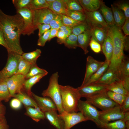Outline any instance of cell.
I'll return each instance as SVG.
<instances>
[{"instance_id": "24", "label": "cell", "mask_w": 129, "mask_h": 129, "mask_svg": "<svg viewBox=\"0 0 129 129\" xmlns=\"http://www.w3.org/2000/svg\"><path fill=\"white\" fill-rule=\"evenodd\" d=\"M78 3L84 10L92 12L99 9L102 0H79Z\"/></svg>"}, {"instance_id": "41", "label": "cell", "mask_w": 129, "mask_h": 129, "mask_svg": "<svg viewBox=\"0 0 129 129\" xmlns=\"http://www.w3.org/2000/svg\"><path fill=\"white\" fill-rule=\"evenodd\" d=\"M119 74L120 80L125 76H129V61L125 57L123 59L120 69Z\"/></svg>"}, {"instance_id": "55", "label": "cell", "mask_w": 129, "mask_h": 129, "mask_svg": "<svg viewBox=\"0 0 129 129\" xmlns=\"http://www.w3.org/2000/svg\"><path fill=\"white\" fill-rule=\"evenodd\" d=\"M121 29L126 36L129 35V19H126Z\"/></svg>"}, {"instance_id": "32", "label": "cell", "mask_w": 129, "mask_h": 129, "mask_svg": "<svg viewBox=\"0 0 129 129\" xmlns=\"http://www.w3.org/2000/svg\"><path fill=\"white\" fill-rule=\"evenodd\" d=\"M32 64L22 57L19 60L16 74L22 75L25 77L28 72Z\"/></svg>"}, {"instance_id": "33", "label": "cell", "mask_w": 129, "mask_h": 129, "mask_svg": "<svg viewBox=\"0 0 129 129\" xmlns=\"http://www.w3.org/2000/svg\"><path fill=\"white\" fill-rule=\"evenodd\" d=\"M102 129H127L125 122L123 119L117 120L104 124Z\"/></svg>"}, {"instance_id": "12", "label": "cell", "mask_w": 129, "mask_h": 129, "mask_svg": "<svg viewBox=\"0 0 129 129\" xmlns=\"http://www.w3.org/2000/svg\"><path fill=\"white\" fill-rule=\"evenodd\" d=\"M34 22L35 25L39 24H49L57 14L48 8L34 11Z\"/></svg>"}, {"instance_id": "49", "label": "cell", "mask_w": 129, "mask_h": 129, "mask_svg": "<svg viewBox=\"0 0 129 129\" xmlns=\"http://www.w3.org/2000/svg\"><path fill=\"white\" fill-rule=\"evenodd\" d=\"M37 27L39 30V37L42 36L45 32L51 28L49 24H39L37 26Z\"/></svg>"}, {"instance_id": "3", "label": "cell", "mask_w": 129, "mask_h": 129, "mask_svg": "<svg viewBox=\"0 0 129 129\" xmlns=\"http://www.w3.org/2000/svg\"><path fill=\"white\" fill-rule=\"evenodd\" d=\"M59 86L64 111L68 113L77 112L78 102L81 97L77 88L69 85Z\"/></svg>"}, {"instance_id": "59", "label": "cell", "mask_w": 129, "mask_h": 129, "mask_svg": "<svg viewBox=\"0 0 129 129\" xmlns=\"http://www.w3.org/2000/svg\"><path fill=\"white\" fill-rule=\"evenodd\" d=\"M5 106L0 102V118L5 117Z\"/></svg>"}, {"instance_id": "16", "label": "cell", "mask_w": 129, "mask_h": 129, "mask_svg": "<svg viewBox=\"0 0 129 129\" xmlns=\"http://www.w3.org/2000/svg\"><path fill=\"white\" fill-rule=\"evenodd\" d=\"M104 62L100 61L88 56L86 59V69L84 79L81 85H84L89 78L103 65Z\"/></svg>"}, {"instance_id": "53", "label": "cell", "mask_w": 129, "mask_h": 129, "mask_svg": "<svg viewBox=\"0 0 129 129\" xmlns=\"http://www.w3.org/2000/svg\"><path fill=\"white\" fill-rule=\"evenodd\" d=\"M72 27L63 25L59 29L62 31L67 37L72 33Z\"/></svg>"}, {"instance_id": "14", "label": "cell", "mask_w": 129, "mask_h": 129, "mask_svg": "<svg viewBox=\"0 0 129 129\" xmlns=\"http://www.w3.org/2000/svg\"><path fill=\"white\" fill-rule=\"evenodd\" d=\"M84 11L86 17V21L91 27L100 26L105 28H108L109 26L98 10L92 12Z\"/></svg>"}, {"instance_id": "26", "label": "cell", "mask_w": 129, "mask_h": 129, "mask_svg": "<svg viewBox=\"0 0 129 129\" xmlns=\"http://www.w3.org/2000/svg\"><path fill=\"white\" fill-rule=\"evenodd\" d=\"M13 97L19 100L26 107H31L36 108L38 107L33 98L22 91L16 94Z\"/></svg>"}, {"instance_id": "19", "label": "cell", "mask_w": 129, "mask_h": 129, "mask_svg": "<svg viewBox=\"0 0 129 129\" xmlns=\"http://www.w3.org/2000/svg\"><path fill=\"white\" fill-rule=\"evenodd\" d=\"M48 8L57 14L67 15L68 10L64 0H55L53 2L48 3Z\"/></svg>"}, {"instance_id": "40", "label": "cell", "mask_w": 129, "mask_h": 129, "mask_svg": "<svg viewBox=\"0 0 129 129\" xmlns=\"http://www.w3.org/2000/svg\"><path fill=\"white\" fill-rule=\"evenodd\" d=\"M108 96L113 101L120 106L122 104L126 96L123 95L108 91Z\"/></svg>"}, {"instance_id": "37", "label": "cell", "mask_w": 129, "mask_h": 129, "mask_svg": "<svg viewBox=\"0 0 129 129\" xmlns=\"http://www.w3.org/2000/svg\"><path fill=\"white\" fill-rule=\"evenodd\" d=\"M64 44L69 49L76 48L78 47L77 36L71 33L66 38Z\"/></svg>"}, {"instance_id": "5", "label": "cell", "mask_w": 129, "mask_h": 129, "mask_svg": "<svg viewBox=\"0 0 129 129\" xmlns=\"http://www.w3.org/2000/svg\"><path fill=\"white\" fill-rule=\"evenodd\" d=\"M6 65L0 71V82L6 80L16 74L20 55L12 52H8Z\"/></svg>"}, {"instance_id": "10", "label": "cell", "mask_w": 129, "mask_h": 129, "mask_svg": "<svg viewBox=\"0 0 129 129\" xmlns=\"http://www.w3.org/2000/svg\"><path fill=\"white\" fill-rule=\"evenodd\" d=\"M59 115L64 122V129H70L80 123L88 120L80 112L68 113L64 111Z\"/></svg>"}, {"instance_id": "9", "label": "cell", "mask_w": 129, "mask_h": 129, "mask_svg": "<svg viewBox=\"0 0 129 129\" xmlns=\"http://www.w3.org/2000/svg\"><path fill=\"white\" fill-rule=\"evenodd\" d=\"M124 114L119 105L105 110L99 111V119L102 124L101 129L104 124L123 119Z\"/></svg>"}, {"instance_id": "2", "label": "cell", "mask_w": 129, "mask_h": 129, "mask_svg": "<svg viewBox=\"0 0 129 129\" xmlns=\"http://www.w3.org/2000/svg\"><path fill=\"white\" fill-rule=\"evenodd\" d=\"M108 28L113 43V54L108 68L117 71L119 75L121 64L125 57L124 54L125 36L122 33L121 27L115 25L109 26Z\"/></svg>"}, {"instance_id": "31", "label": "cell", "mask_w": 129, "mask_h": 129, "mask_svg": "<svg viewBox=\"0 0 129 129\" xmlns=\"http://www.w3.org/2000/svg\"><path fill=\"white\" fill-rule=\"evenodd\" d=\"M41 51L39 49H36L32 52L23 53L22 55V57L32 64L36 63L38 58L40 56Z\"/></svg>"}, {"instance_id": "23", "label": "cell", "mask_w": 129, "mask_h": 129, "mask_svg": "<svg viewBox=\"0 0 129 129\" xmlns=\"http://www.w3.org/2000/svg\"><path fill=\"white\" fill-rule=\"evenodd\" d=\"M110 63V62L105 60L104 64L99 69L91 76L85 83L80 86H86L97 81L107 70L109 66Z\"/></svg>"}, {"instance_id": "25", "label": "cell", "mask_w": 129, "mask_h": 129, "mask_svg": "<svg viewBox=\"0 0 129 129\" xmlns=\"http://www.w3.org/2000/svg\"><path fill=\"white\" fill-rule=\"evenodd\" d=\"M99 9L100 12H101L105 21L108 26H112L115 25L111 8L107 6L102 1Z\"/></svg>"}, {"instance_id": "34", "label": "cell", "mask_w": 129, "mask_h": 129, "mask_svg": "<svg viewBox=\"0 0 129 129\" xmlns=\"http://www.w3.org/2000/svg\"><path fill=\"white\" fill-rule=\"evenodd\" d=\"M11 97L6 81L0 82V102L2 101L7 102Z\"/></svg>"}, {"instance_id": "42", "label": "cell", "mask_w": 129, "mask_h": 129, "mask_svg": "<svg viewBox=\"0 0 129 129\" xmlns=\"http://www.w3.org/2000/svg\"><path fill=\"white\" fill-rule=\"evenodd\" d=\"M66 16L79 22H83L86 21V17L84 13L81 12L68 10Z\"/></svg>"}, {"instance_id": "48", "label": "cell", "mask_w": 129, "mask_h": 129, "mask_svg": "<svg viewBox=\"0 0 129 129\" xmlns=\"http://www.w3.org/2000/svg\"><path fill=\"white\" fill-rule=\"evenodd\" d=\"M50 31V29L46 32L42 36L39 37L37 42L38 46L43 47L45 45L46 42L48 41Z\"/></svg>"}, {"instance_id": "21", "label": "cell", "mask_w": 129, "mask_h": 129, "mask_svg": "<svg viewBox=\"0 0 129 129\" xmlns=\"http://www.w3.org/2000/svg\"><path fill=\"white\" fill-rule=\"evenodd\" d=\"M108 28L100 26L91 27L90 30L91 37L102 45L106 38Z\"/></svg>"}, {"instance_id": "43", "label": "cell", "mask_w": 129, "mask_h": 129, "mask_svg": "<svg viewBox=\"0 0 129 129\" xmlns=\"http://www.w3.org/2000/svg\"><path fill=\"white\" fill-rule=\"evenodd\" d=\"M31 0H13L12 2L16 10L29 9Z\"/></svg>"}, {"instance_id": "39", "label": "cell", "mask_w": 129, "mask_h": 129, "mask_svg": "<svg viewBox=\"0 0 129 129\" xmlns=\"http://www.w3.org/2000/svg\"><path fill=\"white\" fill-rule=\"evenodd\" d=\"M67 9L70 11H77L84 13V11L77 0H64Z\"/></svg>"}, {"instance_id": "4", "label": "cell", "mask_w": 129, "mask_h": 129, "mask_svg": "<svg viewBox=\"0 0 129 129\" xmlns=\"http://www.w3.org/2000/svg\"><path fill=\"white\" fill-rule=\"evenodd\" d=\"M59 76L58 73L56 72L51 76L47 88L42 93L43 97H49L55 104L59 114L64 111L63 109L59 85L58 82Z\"/></svg>"}, {"instance_id": "11", "label": "cell", "mask_w": 129, "mask_h": 129, "mask_svg": "<svg viewBox=\"0 0 129 129\" xmlns=\"http://www.w3.org/2000/svg\"><path fill=\"white\" fill-rule=\"evenodd\" d=\"M26 80L24 75L20 74H15L5 81L11 97L22 91Z\"/></svg>"}, {"instance_id": "27", "label": "cell", "mask_w": 129, "mask_h": 129, "mask_svg": "<svg viewBox=\"0 0 129 129\" xmlns=\"http://www.w3.org/2000/svg\"><path fill=\"white\" fill-rule=\"evenodd\" d=\"M111 6L115 25L121 27L126 20L124 13L114 5L112 4Z\"/></svg>"}, {"instance_id": "38", "label": "cell", "mask_w": 129, "mask_h": 129, "mask_svg": "<svg viewBox=\"0 0 129 129\" xmlns=\"http://www.w3.org/2000/svg\"><path fill=\"white\" fill-rule=\"evenodd\" d=\"M91 27L86 21L72 28V33L78 36L91 29Z\"/></svg>"}, {"instance_id": "46", "label": "cell", "mask_w": 129, "mask_h": 129, "mask_svg": "<svg viewBox=\"0 0 129 129\" xmlns=\"http://www.w3.org/2000/svg\"><path fill=\"white\" fill-rule=\"evenodd\" d=\"M114 5L121 10L123 11L126 19H129V5L128 3L121 2L115 4Z\"/></svg>"}, {"instance_id": "44", "label": "cell", "mask_w": 129, "mask_h": 129, "mask_svg": "<svg viewBox=\"0 0 129 129\" xmlns=\"http://www.w3.org/2000/svg\"><path fill=\"white\" fill-rule=\"evenodd\" d=\"M63 25L72 28L81 23V22L75 21L69 16L64 15H61Z\"/></svg>"}, {"instance_id": "30", "label": "cell", "mask_w": 129, "mask_h": 129, "mask_svg": "<svg viewBox=\"0 0 129 129\" xmlns=\"http://www.w3.org/2000/svg\"><path fill=\"white\" fill-rule=\"evenodd\" d=\"M107 89V91L120 94L125 96L129 94V92L127 91L124 88L122 81L121 80L116 81L111 84L108 85Z\"/></svg>"}, {"instance_id": "56", "label": "cell", "mask_w": 129, "mask_h": 129, "mask_svg": "<svg viewBox=\"0 0 129 129\" xmlns=\"http://www.w3.org/2000/svg\"><path fill=\"white\" fill-rule=\"evenodd\" d=\"M0 44L5 47L8 52L9 49L5 42L4 36L2 30L0 29Z\"/></svg>"}, {"instance_id": "15", "label": "cell", "mask_w": 129, "mask_h": 129, "mask_svg": "<svg viewBox=\"0 0 129 129\" xmlns=\"http://www.w3.org/2000/svg\"><path fill=\"white\" fill-rule=\"evenodd\" d=\"M32 95L38 107L43 112L58 111L55 104L50 98L41 97L32 92Z\"/></svg>"}, {"instance_id": "47", "label": "cell", "mask_w": 129, "mask_h": 129, "mask_svg": "<svg viewBox=\"0 0 129 129\" xmlns=\"http://www.w3.org/2000/svg\"><path fill=\"white\" fill-rule=\"evenodd\" d=\"M89 45L91 50L96 53H99L102 51L101 45L91 37Z\"/></svg>"}, {"instance_id": "22", "label": "cell", "mask_w": 129, "mask_h": 129, "mask_svg": "<svg viewBox=\"0 0 129 129\" xmlns=\"http://www.w3.org/2000/svg\"><path fill=\"white\" fill-rule=\"evenodd\" d=\"M91 29L77 36L78 47L83 49L85 54L89 52L88 48L91 38Z\"/></svg>"}, {"instance_id": "13", "label": "cell", "mask_w": 129, "mask_h": 129, "mask_svg": "<svg viewBox=\"0 0 129 129\" xmlns=\"http://www.w3.org/2000/svg\"><path fill=\"white\" fill-rule=\"evenodd\" d=\"M108 85L95 83L86 86L78 87V90L81 97H85L106 91Z\"/></svg>"}, {"instance_id": "29", "label": "cell", "mask_w": 129, "mask_h": 129, "mask_svg": "<svg viewBox=\"0 0 129 129\" xmlns=\"http://www.w3.org/2000/svg\"><path fill=\"white\" fill-rule=\"evenodd\" d=\"M47 74H39L26 80L24 84V87L27 91V94L30 96H32V92L31 91L32 87Z\"/></svg>"}, {"instance_id": "17", "label": "cell", "mask_w": 129, "mask_h": 129, "mask_svg": "<svg viewBox=\"0 0 129 129\" xmlns=\"http://www.w3.org/2000/svg\"><path fill=\"white\" fill-rule=\"evenodd\" d=\"M101 48L105 57V60L110 62L113 54V43L108 27L106 38L101 45Z\"/></svg>"}, {"instance_id": "20", "label": "cell", "mask_w": 129, "mask_h": 129, "mask_svg": "<svg viewBox=\"0 0 129 129\" xmlns=\"http://www.w3.org/2000/svg\"><path fill=\"white\" fill-rule=\"evenodd\" d=\"M57 111H52L44 112L45 118L57 129H64V122L59 117Z\"/></svg>"}, {"instance_id": "1", "label": "cell", "mask_w": 129, "mask_h": 129, "mask_svg": "<svg viewBox=\"0 0 129 129\" xmlns=\"http://www.w3.org/2000/svg\"><path fill=\"white\" fill-rule=\"evenodd\" d=\"M24 26L23 18L18 13L14 15L5 14L0 9V29L2 31L9 49L21 55L24 53L20 43Z\"/></svg>"}, {"instance_id": "58", "label": "cell", "mask_w": 129, "mask_h": 129, "mask_svg": "<svg viewBox=\"0 0 129 129\" xmlns=\"http://www.w3.org/2000/svg\"><path fill=\"white\" fill-rule=\"evenodd\" d=\"M0 129H8L5 117L0 118Z\"/></svg>"}, {"instance_id": "8", "label": "cell", "mask_w": 129, "mask_h": 129, "mask_svg": "<svg viewBox=\"0 0 129 129\" xmlns=\"http://www.w3.org/2000/svg\"><path fill=\"white\" fill-rule=\"evenodd\" d=\"M23 19L24 26L22 34L29 36L33 34L37 29L34 22V11L28 8H23L16 10Z\"/></svg>"}, {"instance_id": "50", "label": "cell", "mask_w": 129, "mask_h": 129, "mask_svg": "<svg viewBox=\"0 0 129 129\" xmlns=\"http://www.w3.org/2000/svg\"><path fill=\"white\" fill-rule=\"evenodd\" d=\"M22 103L18 99L15 98H13L11 101L10 105L11 107L13 109L17 110L21 107Z\"/></svg>"}, {"instance_id": "54", "label": "cell", "mask_w": 129, "mask_h": 129, "mask_svg": "<svg viewBox=\"0 0 129 129\" xmlns=\"http://www.w3.org/2000/svg\"><path fill=\"white\" fill-rule=\"evenodd\" d=\"M121 80L124 88L127 91L129 92V76L123 77Z\"/></svg>"}, {"instance_id": "28", "label": "cell", "mask_w": 129, "mask_h": 129, "mask_svg": "<svg viewBox=\"0 0 129 129\" xmlns=\"http://www.w3.org/2000/svg\"><path fill=\"white\" fill-rule=\"evenodd\" d=\"M26 111L27 114L36 122L45 118L44 113L38 107L36 108L31 107H26Z\"/></svg>"}, {"instance_id": "52", "label": "cell", "mask_w": 129, "mask_h": 129, "mask_svg": "<svg viewBox=\"0 0 129 129\" xmlns=\"http://www.w3.org/2000/svg\"><path fill=\"white\" fill-rule=\"evenodd\" d=\"M120 106L124 113L129 112V94L126 96L122 104Z\"/></svg>"}, {"instance_id": "7", "label": "cell", "mask_w": 129, "mask_h": 129, "mask_svg": "<svg viewBox=\"0 0 129 129\" xmlns=\"http://www.w3.org/2000/svg\"><path fill=\"white\" fill-rule=\"evenodd\" d=\"M78 111H80L87 120L94 122L101 128L102 124L99 119V111L93 105L86 100H79L78 104Z\"/></svg>"}, {"instance_id": "6", "label": "cell", "mask_w": 129, "mask_h": 129, "mask_svg": "<svg viewBox=\"0 0 129 129\" xmlns=\"http://www.w3.org/2000/svg\"><path fill=\"white\" fill-rule=\"evenodd\" d=\"M105 91L85 97L86 101L102 111L119 105L111 100Z\"/></svg>"}, {"instance_id": "18", "label": "cell", "mask_w": 129, "mask_h": 129, "mask_svg": "<svg viewBox=\"0 0 129 129\" xmlns=\"http://www.w3.org/2000/svg\"><path fill=\"white\" fill-rule=\"evenodd\" d=\"M119 80H120V77L118 71L108 67L106 72H105L99 79L95 83L109 85Z\"/></svg>"}, {"instance_id": "36", "label": "cell", "mask_w": 129, "mask_h": 129, "mask_svg": "<svg viewBox=\"0 0 129 129\" xmlns=\"http://www.w3.org/2000/svg\"><path fill=\"white\" fill-rule=\"evenodd\" d=\"M48 6L46 0H31L29 9L34 11L48 8Z\"/></svg>"}, {"instance_id": "35", "label": "cell", "mask_w": 129, "mask_h": 129, "mask_svg": "<svg viewBox=\"0 0 129 129\" xmlns=\"http://www.w3.org/2000/svg\"><path fill=\"white\" fill-rule=\"evenodd\" d=\"M43 74H48L45 70L38 67L36 63L32 65L30 70L25 76L26 79L37 75Z\"/></svg>"}, {"instance_id": "51", "label": "cell", "mask_w": 129, "mask_h": 129, "mask_svg": "<svg viewBox=\"0 0 129 129\" xmlns=\"http://www.w3.org/2000/svg\"><path fill=\"white\" fill-rule=\"evenodd\" d=\"M56 37L57 38V42L59 44H64L67 38L64 33L59 29L58 32Z\"/></svg>"}, {"instance_id": "45", "label": "cell", "mask_w": 129, "mask_h": 129, "mask_svg": "<svg viewBox=\"0 0 129 129\" xmlns=\"http://www.w3.org/2000/svg\"><path fill=\"white\" fill-rule=\"evenodd\" d=\"M49 25L51 29H59L60 27L63 25L61 15L57 14L51 21Z\"/></svg>"}, {"instance_id": "57", "label": "cell", "mask_w": 129, "mask_h": 129, "mask_svg": "<svg viewBox=\"0 0 129 129\" xmlns=\"http://www.w3.org/2000/svg\"><path fill=\"white\" fill-rule=\"evenodd\" d=\"M59 29H50L48 41H50L53 38L56 37Z\"/></svg>"}]
</instances>
